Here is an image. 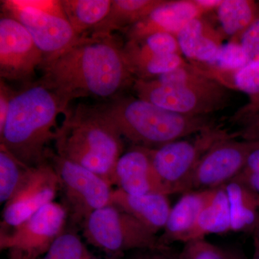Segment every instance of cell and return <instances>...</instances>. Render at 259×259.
Instances as JSON below:
<instances>
[{
	"instance_id": "obj_21",
	"label": "cell",
	"mask_w": 259,
	"mask_h": 259,
	"mask_svg": "<svg viewBox=\"0 0 259 259\" xmlns=\"http://www.w3.org/2000/svg\"><path fill=\"white\" fill-rule=\"evenodd\" d=\"M224 187L229 202L231 231L255 230L259 223V194L235 180Z\"/></svg>"
},
{
	"instance_id": "obj_19",
	"label": "cell",
	"mask_w": 259,
	"mask_h": 259,
	"mask_svg": "<svg viewBox=\"0 0 259 259\" xmlns=\"http://www.w3.org/2000/svg\"><path fill=\"white\" fill-rule=\"evenodd\" d=\"M166 0H112L103 20L91 30V36L111 35L115 30H126L139 23Z\"/></svg>"
},
{
	"instance_id": "obj_31",
	"label": "cell",
	"mask_w": 259,
	"mask_h": 259,
	"mask_svg": "<svg viewBox=\"0 0 259 259\" xmlns=\"http://www.w3.org/2000/svg\"><path fill=\"white\" fill-rule=\"evenodd\" d=\"M233 180L259 194V148L250 153L243 169Z\"/></svg>"
},
{
	"instance_id": "obj_29",
	"label": "cell",
	"mask_w": 259,
	"mask_h": 259,
	"mask_svg": "<svg viewBox=\"0 0 259 259\" xmlns=\"http://www.w3.org/2000/svg\"><path fill=\"white\" fill-rule=\"evenodd\" d=\"M88 250L74 233H61L54 241L42 259H88Z\"/></svg>"
},
{
	"instance_id": "obj_20",
	"label": "cell",
	"mask_w": 259,
	"mask_h": 259,
	"mask_svg": "<svg viewBox=\"0 0 259 259\" xmlns=\"http://www.w3.org/2000/svg\"><path fill=\"white\" fill-rule=\"evenodd\" d=\"M198 72L228 90L246 94L249 100L259 96V62L248 61L239 69H224L214 64L190 62Z\"/></svg>"
},
{
	"instance_id": "obj_32",
	"label": "cell",
	"mask_w": 259,
	"mask_h": 259,
	"mask_svg": "<svg viewBox=\"0 0 259 259\" xmlns=\"http://www.w3.org/2000/svg\"><path fill=\"white\" fill-rule=\"evenodd\" d=\"M240 44L248 61L259 62V18L243 34Z\"/></svg>"
},
{
	"instance_id": "obj_22",
	"label": "cell",
	"mask_w": 259,
	"mask_h": 259,
	"mask_svg": "<svg viewBox=\"0 0 259 259\" xmlns=\"http://www.w3.org/2000/svg\"><path fill=\"white\" fill-rule=\"evenodd\" d=\"M220 30L230 41L240 42L245 31L259 18L257 0H223L216 10Z\"/></svg>"
},
{
	"instance_id": "obj_25",
	"label": "cell",
	"mask_w": 259,
	"mask_h": 259,
	"mask_svg": "<svg viewBox=\"0 0 259 259\" xmlns=\"http://www.w3.org/2000/svg\"><path fill=\"white\" fill-rule=\"evenodd\" d=\"M129 69L135 79L150 80L189 64L180 54L141 56L124 51Z\"/></svg>"
},
{
	"instance_id": "obj_39",
	"label": "cell",
	"mask_w": 259,
	"mask_h": 259,
	"mask_svg": "<svg viewBox=\"0 0 259 259\" xmlns=\"http://www.w3.org/2000/svg\"><path fill=\"white\" fill-rule=\"evenodd\" d=\"M253 259H259V245H255V253Z\"/></svg>"
},
{
	"instance_id": "obj_6",
	"label": "cell",
	"mask_w": 259,
	"mask_h": 259,
	"mask_svg": "<svg viewBox=\"0 0 259 259\" xmlns=\"http://www.w3.org/2000/svg\"><path fill=\"white\" fill-rule=\"evenodd\" d=\"M238 138L220 126L180 139L160 147L148 148L153 170L167 195L187 192L192 174L201 158L223 140Z\"/></svg>"
},
{
	"instance_id": "obj_10",
	"label": "cell",
	"mask_w": 259,
	"mask_h": 259,
	"mask_svg": "<svg viewBox=\"0 0 259 259\" xmlns=\"http://www.w3.org/2000/svg\"><path fill=\"white\" fill-rule=\"evenodd\" d=\"M49 157L66 196L68 210L74 221L84 222L95 210L110 204L113 190L110 182L59 155L50 153Z\"/></svg>"
},
{
	"instance_id": "obj_40",
	"label": "cell",
	"mask_w": 259,
	"mask_h": 259,
	"mask_svg": "<svg viewBox=\"0 0 259 259\" xmlns=\"http://www.w3.org/2000/svg\"><path fill=\"white\" fill-rule=\"evenodd\" d=\"M88 259H94V258H92V257H90V258H88Z\"/></svg>"
},
{
	"instance_id": "obj_30",
	"label": "cell",
	"mask_w": 259,
	"mask_h": 259,
	"mask_svg": "<svg viewBox=\"0 0 259 259\" xmlns=\"http://www.w3.org/2000/svg\"><path fill=\"white\" fill-rule=\"evenodd\" d=\"M248 62L241 44L238 42L229 41L223 44L220 50L215 62L213 64L221 69H237Z\"/></svg>"
},
{
	"instance_id": "obj_27",
	"label": "cell",
	"mask_w": 259,
	"mask_h": 259,
	"mask_svg": "<svg viewBox=\"0 0 259 259\" xmlns=\"http://www.w3.org/2000/svg\"><path fill=\"white\" fill-rule=\"evenodd\" d=\"M123 50L141 56L182 55L176 35L166 32L153 34L140 41L127 40L123 46Z\"/></svg>"
},
{
	"instance_id": "obj_37",
	"label": "cell",
	"mask_w": 259,
	"mask_h": 259,
	"mask_svg": "<svg viewBox=\"0 0 259 259\" xmlns=\"http://www.w3.org/2000/svg\"><path fill=\"white\" fill-rule=\"evenodd\" d=\"M197 6L204 12V14L217 10L223 0H194Z\"/></svg>"
},
{
	"instance_id": "obj_17",
	"label": "cell",
	"mask_w": 259,
	"mask_h": 259,
	"mask_svg": "<svg viewBox=\"0 0 259 259\" xmlns=\"http://www.w3.org/2000/svg\"><path fill=\"white\" fill-rule=\"evenodd\" d=\"M168 196L160 193L134 195L116 188L112 190L110 204L136 218L156 235L164 229L171 211Z\"/></svg>"
},
{
	"instance_id": "obj_18",
	"label": "cell",
	"mask_w": 259,
	"mask_h": 259,
	"mask_svg": "<svg viewBox=\"0 0 259 259\" xmlns=\"http://www.w3.org/2000/svg\"><path fill=\"white\" fill-rule=\"evenodd\" d=\"M225 37L203 17L191 20L177 35L182 56L189 62L202 64L215 62Z\"/></svg>"
},
{
	"instance_id": "obj_11",
	"label": "cell",
	"mask_w": 259,
	"mask_h": 259,
	"mask_svg": "<svg viewBox=\"0 0 259 259\" xmlns=\"http://www.w3.org/2000/svg\"><path fill=\"white\" fill-rule=\"evenodd\" d=\"M230 138L212 146L201 158L192 174L189 191L215 190L226 185L241 171L259 142Z\"/></svg>"
},
{
	"instance_id": "obj_16",
	"label": "cell",
	"mask_w": 259,
	"mask_h": 259,
	"mask_svg": "<svg viewBox=\"0 0 259 259\" xmlns=\"http://www.w3.org/2000/svg\"><path fill=\"white\" fill-rule=\"evenodd\" d=\"M216 190V189H215ZM215 190L189 191L171 207L160 242L169 246L175 242L186 243L190 240L201 212Z\"/></svg>"
},
{
	"instance_id": "obj_26",
	"label": "cell",
	"mask_w": 259,
	"mask_h": 259,
	"mask_svg": "<svg viewBox=\"0 0 259 259\" xmlns=\"http://www.w3.org/2000/svg\"><path fill=\"white\" fill-rule=\"evenodd\" d=\"M30 167L20 163L5 148L0 150V202L7 203L16 194Z\"/></svg>"
},
{
	"instance_id": "obj_4",
	"label": "cell",
	"mask_w": 259,
	"mask_h": 259,
	"mask_svg": "<svg viewBox=\"0 0 259 259\" xmlns=\"http://www.w3.org/2000/svg\"><path fill=\"white\" fill-rule=\"evenodd\" d=\"M134 146L157 148L216 126L208 116L181 115L139 97L118 96L99 107Z\"/></svg>"
},
{
	"instance_id": "obj_12",
	"label": "cell",
	"mask_w": 259,
	"mask_h": 259,
	"mask_svg": "<svg viewBox=\"0 0 259 259\" xmlns=\"http://www.w3.org/2000/svg\"><path fill=\"white\" fill-rule=\"evenodd\" d=\"M44 58L33 38L18 20L0 19V76L10 81H30Z\"/></svg>"
},
{
	"instance_id": "obj_34",
	"label": "cell",
	"mask_w": 259,
	"mask_h": 259,
	"mask_svg": "<svg viewBox=\"0 0 259 259\" xmlns=\"http://www.w3.org/2000/svg\"><path fill=\"white\" fill-rule=\"evenodd\" d=\"M259 113V96L248 100V102L241 107L232 117L233 122L244 123L250 117Z\"/></svg>"
},
{
	"instance_id": "obj_3",
	"label": "cell",
	"mask_w": 259,
	"mask_h": 259,
	"mask_svg": "<svg viewBox=\"0 0 259 259\" xmlns=\"http://www.w3.org/2000/svg\"><path fill=\"white\" fill-rule=\"evenodd\" d=\"M55 142L56 154L111 183L116 164L122 155V136L99 107L79 104L74 108L69 107Z\"/></svg>"
},
{
	"instance_id": "obj_33",
	"label": "cell",
	"mask_w": 259,
	"mask_h": 259,
	"mask_svg": "<svg viewBox=\"0 0 259 259\" xmlns=\"http://www.w3.org/2000/svg\"><path fill=\"white\" fill-rule=\"evenodd\" d=\"M238 138L248 141L259 142V113L250 117L238 131Z\"/></svg>"
},
{
	"instance_id": "obj_38",
	"label": "cell",
	"mask_w": 259,
	"mask_h": 259,
	"mask_svg": "<svg viewBox=\"0 0 259 259\" xmlns=\"http://www.w3.org/2000/svg\"><path fill=\"white\" fill-rule=\"evenodd\" d=\"M255 245H259V223L257 228H255Z\"/></svg>"
},
{
	"instance_id": "obj_8",
	"label": "cell",
	"mask_w": 259,
	"mask_h": 259,
	"mask_svg": "<svg viewBox=\"0 0 259 259\" xmlns=\"http://www.w3.org/2000/svg\"><path fill=\"white\" fill-rule=\"evenodd\" d=\"M87 241L109 253L127 250H166L159 237L136 218L112 204L97 209L83 222Z\"/></svg>"
},
{
	"instance_id": "obj_15",
	"label": "cell",
	"mask_w": 259,
	"mask_h": 259,
	"mask_svg": "<svg viewBox=\"0 0 259 259\" xmlns=\"http://www.w3.org/2000/svg\"><path fill=\"white\" fill-rule=\"evenodd\" d=\"M205 15L194 0H166L147 18L125 30L127 40L140 41L158 32L177 35L191 20Z\"/></svg>"
},
{
	"instance_id": "obj_7",
	"label": "cell",
	"mask_w": 259,
	"mask_h": 259,
	"mask_svg": "<svg viewBox=\"0 0 259 259\" xmlns=\"http://www.w3.org/2000/svg\"><path fill=\"white\" fill-rule=\"evenodd\" d=\"M137 97L181 115L208 116L229 101V90L206 77L198 82L163 84L154 79H135Z\"/></svg>"
},
{
	"instance_id": "obj_28",
	"label": "cell",
	"mask_w": 259,
	"mask_h": 259,
	"mask_svg": "<svg viewBox=\"0 0 259 259\" xmlns=\"http://www.w3.org/2000/svg\"><path fill=\"white\" fill-rule=\"evenodd\" d=\"M179 259H246L239 250L218 246L204 239L185 243Z\"/></svg>"
},
{
	"instance_id": "obj_5",
	"label": "cell",
	"mask_w": 259,
	"mask_h": 259,
	"mask_svg": "<svg viewBox=\"0 0 259 259\" xmlns=\"http://www.w3.org/2000/svg\"><path fill=\"white\" fill-rule=\"evenodd\" d=\"M2 9L4 15L18 20L28 30L44 55V63L63 54L84 36L74 32L61 1L5 0L2 1Z\"/></svg>"
},
{
	"instance_id": "obj_13",
	"label": "cell",
	"mask_w": 259,
	"mask_h": 259,
	"mask_svg": "<svg viewBox=\"0 0 259 259\" xmlns=\"http://www.w3.org/2000/svg\"><path fill=\"white\" fill-rule=\"evenodd\" d=\"M60 188L53 165L45 162L30 167L23 185L5 204L2 224L12 228L20 226L44 206L54 202Z\"/></svg>"
},
{
	"instance_id": "obj_14",
	"label": "cell",
	"mask_w": 259,
	"mask_h": 259,
	"mask_svg": "<svg viewBox=\"0 0 259 259\" xmlns=\"http://www.w3.org/2000/svg\"><path fill=\"white\" fill-rule=\"evenodd\" d=\"M111 184L134 195L166 194L153 170L148 148L144 146H134L122 153L116 164Z\"/></svg>"
},
{
	"instance_id": "obj_1",
	"label": "cell",
	"mask_w": 259,
	"mask_h": 259,
	"mask_svg": "<svg viewBox=\"0 0 259 259\" xmlns=\"http://www.w3.org/2000/svg\"><path fill=\"white\" fill-rule=\"evenodd\" d=\"M40 80L59 97L64 106L81 97L115 98L135 77L123 46L111 35L83 36L63 54L40 66Z\"/></svg>"
},
{
	"instance_id": "obj_23",
	"label": "cell",
	"mask_w": 259,
	"mask_h": 259,
	"mask_svg": "<svg viewBox=\"0 0 259 259\" xmlns=\"http://www.w3.org/2000/svg\"><path fill=\"white\" fill-rule=\"evenodd\" d=\"M231 231L229 202L224 186L216 189L199 215L189 241L204 239L211 234H225ZM188 241V242H189Z\"/></svg>"
},
{
	"instance_id": "obj_24",
	"label": "cell",
	"mask_w": 259,
	"mask_h": 259,
	"mask_svg": "<svg viewBox=\"0 0 259 259\" xmlns=\"http://www.w3.org/2000/svg\"><path fill=\"white\" fill-rule=\"evenodd\" d=\"M112 0H61L65 15L79 36L85 35L108 14Z\"/></svg>"
},
{
	"instance_id": "obj_2",
	"label": "cell",
	"mask_w": 259,
	"mask_h": 259,
	"mask_svg": "<svg viewBox=\"0 0 259 259\" xmlns=\"http://www.w3.org/2000/svg\"><path fill=\"white\" fill-rule=\"evenodd\" d=\"M66 110L59 97L40 81L13 92L0 130L1 147L25 166L45 163L50 154L47 146L57 136L58 117Z\"/></svg>"
},
{
	"instance_id": "obj_35",
	"label": "cell",
	"mask_w": 259,
	"mask_h": 259,
	"mask_svg": "<svg viewBox=\"0 0 259 259\" xmlns=\"http://www.w3.org/2000/svg\"><path fill=\"white\" fill-rule=\"evenodd\" d=\"M13 90L7 86L6 83L1 79L0 84V130L3 128L6 121L8 110L13 94Z\"/></svg>"
},
{
	"instance_id": "obj_36",
	"label": "cell",
	"mask_w": 259,
	"mask_h": 259,
	"mask_svg": "<svg viewBox=\"0 0 259 259\" xmlns=\"http://www.w3.org/2000/svg\"><path fill=\"white\" fill-rule=\"evenodd\" d=\"M130 259H179V253L172 251L171 248L166 250H139Z\"/></svg>"
},
{
	"instance_id": "obj_9",
	"label": "cell",
	"mask_w": 259,
	"mask_h": 259,
	"mask_svg": "<svg viewBox=\"0 0 259 259\" xmlns=\"http://www.w3.org/2000/svg\"><path fill=\"white\" fill-rule=\"evenodd\" d=\"M68 209L52 202L10 233L1 231L0 249L11 259H37L44 255L64 230Z\"/></svg>"
}]
</instances>
